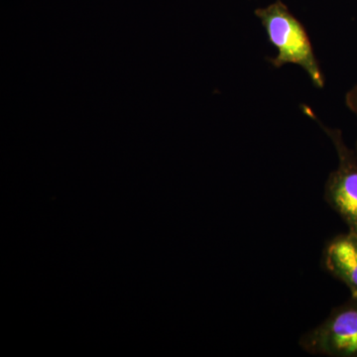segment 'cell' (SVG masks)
Wrapping results in <instances>:
<instances>
[{
  "label": "cell",
  "instance_id": "obj_1",
  "mask_svg": "<svg viewBox=\"0 0 357 357\" xmlns=\"http://www.w3.org/2000/svg\"><path fill=\"white\" fill-rule=\"evenodd\" d=\"M255 15L261 22L270 43L276 48L277 55L269 60L272 66L275 68L287 64L299 66L307 73L314 86L324 89L325 77L314 55L309 35L288 7L277 0L269 6L256 9Z\"/></svg>",
  "mask_w": 357,
  "mask_h": 357
},
{
  "label": "cell",
  "instance_id": "obj_2",
  "mask_svg": "<svg viewBox=\"0 0 357 357\" xmlns=\"http://www.w3.org/2000/svg\"><path fill=\"white\" fill-rule=\"evenodd\" d=\"M305 114L325 131L335 147L337 167L328 175L324 198L344 220L349 231L357 236V154L345 144L342 131L325 126L310 107H303Z\"/></svg>",
  "mask_w": 357,
  "mask_h": 357
},
{
  "label": "cell",
  "instance_id": "obj_3",
  "mask_svg": "<svg viewBox=\"0 0 357 357\" xmlns=\"http://www.w3.org/2000/svg\"><path fill=\"white\" fill-rule=\"evenodd\" d=\"M301 349L312 356L357 357V298L333 307L316 328L299 340Z\"/></svg>",
  "mask_w": 357,
  "mask_h": 357
},
{
  "label": "cell",
  "instance_id": "obj_4",
  "mask_svg": "<svg viewBox=\"0 0 357 357\" xmlns=\"http://www.w3.org/2000/svg\"><path fill=\"white\" fill-rule=\"evenodd\" d=\"M321 268L344 283L357 298V236L347 231L326 241L321 251Z\"/></svg>",
  "mask_w": 357,
  "mask_h": 357
},
{
  "label": "cell",
  "instance_id": "obj_5",
  "mask_svg": "<svg viewBox=\"0 0 357 357\" xmlns=\"http://www.w3.org/2000/svg\"><path fill=\"white\" fill-rule=\"evenodd\" d=\"M345 102H347V107L354 112V114L357 117V84L354 89H351L349 93H347V98H345ZM356 152L357 154V141Z\"/></svg>",
  "mask_w": 357,
  "mask_h": 357
}]
</instances>
